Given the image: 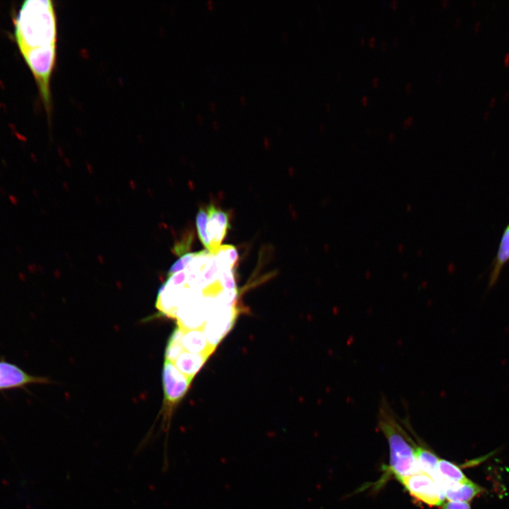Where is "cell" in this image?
<instances>
[{
  "label": "cell",
  "instance_id": "cell-1",
  "mask_svg": "<svg viewBox=\"0 0 509 509\" xmlns=\"http://www.w3.org/2000/svg\"><path fill=\"white\" fill-rule=\"evenodd\" d=\"M18 49L32 73L48 115L51 113V79L57 62L58 21L51 0H26L14 18Z\"/></svg>",
  "mask_w": 509,
  "mask_h": 509
},
{
  "label": "cell",
  "instance_id": "cell-2",
  "mask_svg": "<svg viewBox=\"0 0 509 509\" xmlns=\"http://www.w3.org/2000/svg\"><path fill=\"white\" fill-rule=\"evenodd\" d=\"M378 425L386 437L390 453V470L398 480L419 472L413 440L398 419L386 395L380 401Z\"/></svg>",
  "mask_w": 509,
  "mask_h": 509
},
{
  "label": "cell",
  "instance_id": "cell-3",
  "mask_svg": "<svg viewBox=\"0 0 509 509\" xmlns=\"http://www.w3.org/2000/svg\"><path fill=\"white\" fill-rule=\"evenodd\" d=\"M162 384L164 401L163 408V431L166 432L172 414V409L186 395L192 381L182 373L175 364L165 360L162 369Z\"/></svg>",
  "mask_w": 509,
  "mask_h": 509
},
{
  "label": "cell",
  "instance_id": "cell-4",
  "mask_svg": "<svg viewBox=\"0 0 509 509\" xmlns=\"http://www.w3.org/2000/svg\"><path fill=\"white\" fill-rule=\"evenodd\" d=\"M202 329L210 346L216 347L228 334L237 318L235 304H227L217 301Z\"/></svg>",
  "mask_w": 509,
  "mask_h": 509
},
{
  "label": "cell",
  "instance_id": "cell-5",
  "mask_svg": "<svg viewBox=\"0 0 509 509\" xmlns=\"http://www.w3.org/2000/svg\"><path fill=\"white\" fill-rule=\"evenodd\" d=\"M410 495L429 506H438L445 496L438 484L430 475L419 471L400 480Z\"/></svg>",
  "mask_w": 509,
  "mask_h": 509
},
{
  "label": "cell",
  "instance_id": "cell-6",
  "mask_svg": "<svg viewBox=\"0 0 509 509\" xmlns=\"http://www.w3.org/2000/svg\"><path fill=\"white\" fill-rule=\"evenodd\" d=\"M207 234L210 242V251L216 253L221 247L230 227L229 216L223 210L216 208L213 205L207 209Z\"/></svg>",
  "mask_w": 509,
  "mask_h": 509
},
{
  "label": "cell",
  "instance_id": "cell-7",
  "mask_svg": "<svg viewBox=\"0 0 509 509\" xmlns=\"http://www.w3.org/2000/svg\"><path fill=\"white\" fill-rule=\"evenodd\" d=\"M47 382V379L31 375L14 364L0 362V390Z\"/></svg>",
  "mask_w": 509,
  "mask_h": 509
},
{
  "label": "cell",
  "instance_id": "cell-8",
  "mask_svg": "<svg viewBox=\"0 0 509 509\" xmlns=\"http://www.w3.org/2000/svg\"><path fill=\"white\" fill-rule=\"evenodd\" d=\"M445 498L450 501L469 502L482 493V488L469 480L464 482H439L437 483Z\"/></svg>",
  "mask_w": 509,
  "mask_h": 509
},
{
  "label": "cell",
  "instance_id": "cell-9",
  "mask_svg": "<svg viewBox=\"0 0 509 509\" xmlns=\"http://www.w3.org/2000/svg\"><path fill=\"white\" fill-rule=\"evenodd\" d=\"M509 262V223L506 226L501 236L497 255L493 262L488 288H493L499 280L506 264Z\"/></svg>",
  "mask_w": 509,
  "mask_h": 509
},
{
  "label": "cell",
  "instance_id": "cell-10",
  "mask_svg": "<svg viewBox=\"0 0 509 509\" xmlns=\"http://www.w3.org/2000/svg\"><path fill=\"white\" fill-rule=\"evenodd\" d=\"M185 351L210 356L214 349L209 345L202 330H192L185 332L182 340Z\"/></svg>",
  "mask_w": 509,
  "mask_h": 509
},
{
  "label": "cell",
  "instance_id": "cell-11",
  "mask_svg": "<svg viewBox=\"0 0 509 509\" xmlns=\"http://www.w3.org/2000/svg\"><path fill=\"white\" fill-rule=\"evenodd\" d=\"M210 357L197 355L184 351L174 362L175 366L182 373L193 381L195 375L200 371Z\"/></svg>",
  "mask_w": 509,
  "mask_h": 509
},
{
  "label": "cell",
  "instance_id": "cell-12",
  "mask_svg": "<svg viewBox=\"0 0 509 509\" xmlns=\"http://www.w3.org/2000/svg\"><path fill=\"white\" fill-rule=\"evenodd\" d=\"M434 480L436 483L439 482H464L470 480L455 464L444 459H439L437 475Z\"/></svg>",
  "mask_w": 509,
  "mask_h": 509
},
{
  "label": "cell",
  "instance_id": "cell-13",
  "mask_svg": "<svg viewBox=\"0 0 509 509\" xmlns=\"http://www.w3.org/2000/svg\"><path fill=\"white\" fill-rule=\"evenodd\" d=\"M415 456L419 471L425 473L434 479L437 475L438 458L431 451L418 447Z\"/></svg>",
  "mask_w": 509,
  "mask_h": 509
},
{
  "label": "cell",
  "instance_id": "cell-14",
  "mask_svg": "<svg viewBox=\"0 0 509 509\" xmlns=\"http://www.w3.org/2000/svg\"><path fill=\"white\" fill-rule=\"evenodd\" d=\"M184 334L185 331L178 326L173 330L166 347L165 360L174 364L177 358L185 351L182 344Z\"/></svg>",
  "mask_w": 509,
  "mask_h": 509
},
{
  "label": "cell",
  "instance_id": "cell-15",
  "mask_svg": "<svg viewBox=\"0 0 509 509\" xmlns=\"http://www.w3.org/2000/svg\"><path fill=\"white\" fill-rule=\"evenodd\" d=\"M208 212L206 209L199 211L196 217V226L199 238L208 251H210V242L207 234Z\"/></svg>",
  "mask_w": 509,
  "mask_h": 509
},
{
  "label": "cell",
  "instance_id": "cell-16",
  "mask_svg": "<svg viewBox=\"0 0 509 509\" xmlns=\"http://www.w3.org/2000/svg\"><path fill=\"white\" fill-rule=\"evenodd\" d=\"M443 509H471V507L468 502L448 501L443 506Z\"/></svg>",
  "mask_w": 509,
  "mask_h": 509
},
{
  "label": "cell",
  "instance_id": "cell-17",
  "mask_svg": "<svg viewBox=\"0 0 509 509\" xmlns=\"http://www.w3.org/2000/svg\"><path fill=\"white\" fill-rule=\"evenodd\" d=\"M504 63L506 66L509 65V53L506 55L504 60Z\"/></svg>",
  "mask_w": 509,
  "mask_h": 509
},
{
  "label": "cell",
  "instance_id": "cell-18",
  "mask_svg": "<svg viewBox=\"0 0 509 509\" xmlns=\"http://www.w3.org/2000/svg\"><path fill=\"white\" fill-rule=\"evenodd\" d=\"M496 102H497V99H496L495 98L491 100V101L490 105H491V107H494V106H495V103H496Z\"/></svg>",
  "mask_w": 509,
  "mask_h": 509
},
{
  "label": "cell",
  "instance_id": "cell-19",
  "mask_svg": "<svg viewBox=\"0 0 509 509\" xmlns=\"http://www.w3.org/2000/svg\"><path fill=\"white\" fill-rule=\"evenodd\" d=\"M480 27H481L480 22H477V23H476L475 26V29L477 31Z\"/></svg>",
  "mask_w": 509,
  "mask_h": 509
},
{
  "label": "cell",
  "instance_id": "cell-20",
  "mask_svg": "<svg viewBox=\"0 0 509 509\" xmlns=\"http://www.w3.org/2000/svg\"><path fill=\"white\" fill-rule=\"evenodd\" d=\"M490 116H491V114H490L489 112H486V113H485V114H484V119L485 120H486V119H488V118L490 117Z\"/></svg>",
  "mask_w": 509,
  "mask_h": 509
},
{
  "label": "cell",
  "instance_id": "cell-21",
  "mask_svg": "<svg viewBox=\"0 0 509 509\" xmlns=\"http://www.w3.org/2000/svg\"><path fill=\"white\" fill-rule=\"evenodd\" d=\"M508 97H509V94H508V92H507V93H506V94L504 95V101H506V100H507V99L508 98Z\"/></svg>",
  "mask_w": 509,
  "mask_h": 509
}]
</instances>
